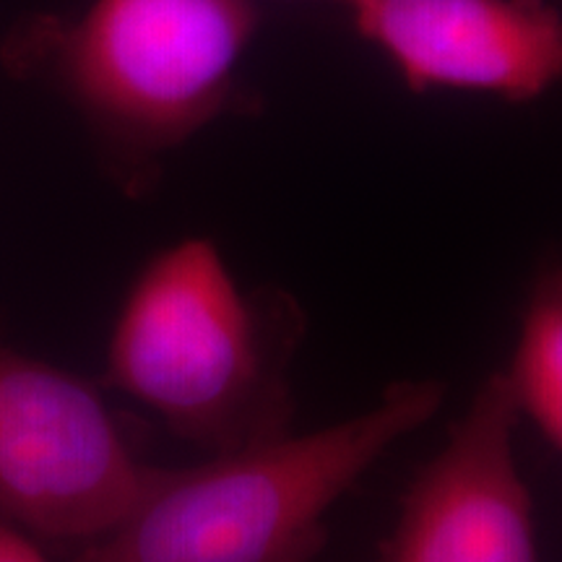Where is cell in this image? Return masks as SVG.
I'll return each mask as SVG.
<instances>
[{
	"instance_id": "1",
	"label": "cell",
	"mask_w": 562,
	"mask_h": 562,
	"mask_svg": "<svg viewBox=\"0 0 562 562\" xmlns=\"http://www.w3.org/2000/svg\"><path fill=\"white\" fill-rule=\"evenodd\" d=\"M300 300L240 290L220 248L188 237L157 252L125 294L108 344V383L178 438L211 453L292 432Z\"/></svg>"
},
{
	"instance_id": "2",
	"label": "cell",
	"mask_w": 562,
	"mask_h": 562,
	"mask_svg": "<svg viewBox=\"0 0 562 562\" xmlns=\"http://www.w3.org/2000/svg\"><path fill=\"white\" fill-rule=\"evenodd\" d=\"M442 398L446 383L398 381L321 430L154 467L128 516L70 562H315L334 505Z\"/></svg>"
},
{
	"instance_id": "3",
	"label": "cell",
	"mask_w": 562,
	"mask_h": 562,
	"mask_svg": "<svg viewBox=\"0 0 562 562\" xmlns=\"http://www.w3.org/2000/svg\"><path fill=\"white\" fill-rule=\"evenodd\" d=\"M252 0H94L47 32L55 74L128 180L243 108Z\"/></svg>"
},
{
	"instance_id": "4",
	"label": "cell",
	"mask_w": 562,
	"mask_h": 562,
	"mask_svg": "<svg viewBox=\"0 0 562 562\" xmlns=\"http://www.w3.org/2000/svg\"><path fill=\"white\" fill-rule=\"evenodd\" d=\"M151 472L94 385L0 347V508L26 531L94 542L128 516Z\"/></svg>"
},
{
	"instance_id": "5",
	"label": "cell",
	"mask_w": 562,
	"mask_h": 562,
	"mask_svg": "<svg viewBox=\"0 0 562 562\" xmlns=\"http://www.w3.org/2000/svg\"><path fill=\"white\" fill-rule=\"evenodd\" d=\"M518 419L508 378L492 372L414 476L375 562H539L533 503L513 448Z\"/></svg>"
},
{
	"instance_id": "6",
	"label": "cell",
	"mask_w": 562,
	"mask_h": 562,
	"mask_svg": "<svg viewBox=\"0 0 562 562\" xmlns=\"http://www.w3.org/2000/svg\"><path fill=\"white\" fill-rule=\"evenodd\" d=\"M349 11L412 91L529 102L562 83V13L547 0H357Z\"/></svg>"
},
{
	"instance_id": "7",
	"label": "cell",
	"mask_w": 562,
	"mask_h": 562,
	"mask_svg": "<svg viewBox=\"0 0 562 562\" xmlns=\"http://www.w3.org/2000/svg\"><path fill=\"white\" fill-rule=\"evenodd\" d=\"M508 378L518 412L562 451V263L533 279Z\"/></svg>"
},
{
	"instance_id": "8",
	"label": "cell",
	"mask_w": 562,
	"mask_h": 562,
	"mask_svg": "<svg viewBox=\"0 0 562 562\" xmlns=\"http://www.w3.org/2000/svg\"><path fill=\"white\" fill-rule=\"evenodd\" d=\"M0 562H47L16 518L0 508Z\"/></svg>"
},
{
	"instance_id": "9",
	"label": "cell",
	"mask_w": 562,
	"mask_h": 562,
	"mask_svg": "<svg viewBox=\"0 0 562 562\" xmlns=\"http://www.w3.org/2000/svg\"><path fill=\"white\" fill-rule=\"evenodd\" d=\"M336 3H347V5H349V9H351V5H355V3H357V0H336Z\"/></svg>"
}]
</instances>
